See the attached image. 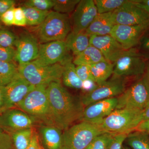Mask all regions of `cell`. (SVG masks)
I'll return each mask as SVG.
<instances>
[{
    "instance_id": "31",
    "label": "cell",
    "mask_w": 149,
    "mask_h": 149,
    "mask_svg": "<svg viewBox=\"0 0 149 149\" xmlns=\"http://www.w3.org/2000/svg\"><path fill=\"white\" fill-rule=\"evenodd\" d=\"M80 0H53V9L59 13L67 14L74 11Z\"/></svg>"
},
{
    "instance_id": "26",
    "label": "cell",
    "mask_w": 149,
    "mask_h": 149,
    "mask_svg": "<svg viewBox=\"0 0 149 149\" xmlns=\"http://www.w3.org/2000/svg\"><path fill=\"white\" fill-rule=\"evenodd\" d=\"M125 141L132 149H149V134L135 130L129 133Z\"/></svg>"
},
{
    "instance_id": "12",
    "label": "cell",
    "mask_w": 149,
    "mask_h": 149,
    "mask_svg": "<svg viewBox=\"0 0 149 149\" xmlns=\"http://www.w3.org/2000/svg\"><path fill=\"white\" fill-rule=\"evenodd\" d=\"M35 87L17 72L11 82L3 86L6 109L16 108L18 104Z\"/></svg>"
},
{
    "instance_id": "24",
    "label": "cell",
    "mask_w": 149,
    "mask_h": 149,
    "mask_svg": "<svg viewBox=\"0 0 149 149\" xmlns=\"http://www.w3.org/2000/svg\"><path fill=\"white\" fill-rule=\"evenodd\" d=\"M72 61V60H70L63 64L62 76L63 81L67 87L81 90L83 81L78 77L76 72V67Z\"/></svg>"
},
{
    "instance_id": "7",
    "label": "cell",
    "mask_w": 149,
    "mask_h": 149,
    "mask_svg": "<svg viewBox=\"0 0 149 149\" xmlns=\"http://www.w3.org/2000/svg\"><path fill=\"white\" fill-rule=\"evenodd\" d=\"M117 98L116 109L143 110L149 102V80L147 74L125 90Z\"/></svg>"
},
{
    "instance_id": "21",
    "label": "cell",
    "mask_w": 149,
    "mask_h": 149,
    "mask_svg": "<svg viewBox=\"0 0 149 149\" xmlns=\"http://www.w3.org/2000/svg\"><path fill=\"white\" fill-rule=\"evenodd\" d=\"M90 37L85 32H71L65 40L68 49L77 56L90 45Z\"/></svg>"
},
{
    "instance_id": "16",
    "label": "cell",
    "mask_w": 149,
    "mask_h": 149,
    "mask_svg": "<svg viewBox=\"0 0 149 149\" xmlns=\"http://www.w3.org/2000/svg\"><path fill=\"white\" fill-rule=\"evenodd\" d=\"M98 14L94 1H80L72 14V32H85Z\"/></svg>"
},
{
    "instance_id": "33",
    "label": "cell",
    "mask_w": 149,
    "mask_h": 149,
    "mask_svg": "<svg viewBox=\"0 0 149 149\" xmlns=\"http://www.w3.org/2000/svg\"><path fill=\"white\" fill-rule=\"evenodd\" d=\"M24 6L33 8L42 11H49L53 8V0H29L24 3Z\"/></svg>"
},
{
    "instance_id": "6",
    "label": "cell",
    "mask_w": 149,
    "mask_h": 149,
    "mask_svg": "<svg viewBox=\"0 0 149 149\" xmlns=\"http://www.w3.org/2000/svg\"><path fill=\"white\" fill-rule=\"evenodd\" d=\"M105 133L97 125L82 121L63 132L64 147L69 149H85L97 136Z\"/></svg>"
},
{
    "instance_id": "44",
    "label": "cell",
    "mask_w": 149,
    "mask_h": 149,
    "mask_svg": "<svg viewBox=\"0 0 149 149\" xmlns=\"http://www.w3.org/2000/svg\"><path fill=\"white\" fill-rule=\"evenodd\" d=\"M134 2L143 8L149 15V0H134Z\"/></svg>"
},
{
    "instance_id": "36",
    "label": "cell",
    "mask_w": 149,
    "mask_h": 149,
    "mask_svg": "<svg viewBox=\"0 0 149 149\" xmlns=\"http://www.w3.org/2000/svg\"><path fill=\"white\" fill-rule=\"evenodd\" d=\"M76 70L78 77L82 81L93 80L89 65H77Z\"/></svg>"
},
{
    "instance_id": "22",
    "label": "cell",
    "mask_w": 149,
    "mask_h": 149,
    "mask_svg": "<svg viewBox=\"0 0 149 149\" xmlns=\"http://www.w3.org/2000/svg\"><path fill=\"white\" fill-rule=\"evenodd\" d=\"M89 67L93 81L99 84L107 81L113 74L114 65L106 60Z\"/></svg>"
},
{
    "instance_id": "19",
    "label": "cell",
    "mask_w": 149,
    "mask_h": 149,
    "mask_svg": "<svg viewBox=\"0 0 149 149\" xmlns=\"http://www.w3.org/2000/svg\"><path fill=\"white\" fill-rule=\"evenodd\" d=\"M55 125L42 124L39 128L43 146L45 149H62L64 147L63 132Z\"/></svg>"
},
{
    "instance_id": "9",
    "label": "cell",
    "mask_w": 149,
    "mask_h": 149,
    "mask_svg": "<svg viewBox=\"0 0 149 149\" xmlns=\"http://www.w3.org/2000/svg\"><path fill=\"white\" fill-rule=\"evenodd\" d=\"M125 85L123 78H112L100 84L89 93L80 98L84 107L96 102L119 96L125 91Z\"/></svg>"
},
{
    "instance_id": "11",
    "label": "cell",
    "mask_w": 149,
    "mask_h": 149,
    "mask_svg": "<svg viewBox=\"0 0 149 149\" xmlns=\"http://www.w3.org/2000/svg\"><path fill=\"white\" fill-rule=\"evenodd\" d=\"M115 24L149 25V15L133 1H128L113 12Z\"/></svg>"
},
{
    "instance_id": "29",
    "label": "cell",
    "mask_w": 149,
    "mask_h": 149,
    "mask_svg": "<svg viewBox=\"0 0 149 149\" xmlns=\"http://www.w3.org/2000/svg\"><path fill=\"white\" fill-rule=\"evenodd\" d=\"M98 13L102 14L113 12L119 8L127 0H95Z\"/></svg>"
},
{
    "instance_id": "4",
    "label": "cell",
    "mask_w": 149,
    "mask_h": 149,
    "mask_svg": "<svg viewBox=\"0 0 149 149\" xmlns=\"http://www.w3.org/2000/svg\"><path fill=\"white\" fill-rule=\"evenodd\" d=\"M47 86H36L18 104L16 108L25 112L37 121H42L43 124H50Z\"/></svg>"
},
{
    "instance_id": "34",
    "label": "cell",
    "mask_w": 149,
    "mask_h": 149,
    "mask_svg": "<svg viewBox=\"0 0 149 149\" xmlns=\"http://www.w3.org/2000/svg\"><path fill=\"white\" fill-rule=\"evenodd\" d=\"M16 49L14 47H4L0 46V61L12 63L15 60Z\"/></svg>"
},
{
    "instance_id": "43",
    "label": "cell",
    "mask_w": 149,
    "mask_h": 149,
    "mask_svg": "<svg viewBox=\"0 0 149 149\" xmlns=\"http://www.w3.org/2000/svg\"><path fill=\"white\" fill-rule=\"evenodd\" d=\"M6 110L3 86H0V115Z\"/></svg>"
},
{
    "instance_id": "1",
    "label": "cell",
    "mask_w": 149,
    "mask_h": 149,
    "mask_svg": "<svg viewBox=\"0 0 149 149\" xmlns=\"http://www.w3.org/2000/svg\"><path fill=\"white\" fill-rule=\"evenodd\" d=\"M51 125L63 131L82 117L84 105L80 98L72 95L62 85L61 80L50 83L47 87Z\"/></svg>"
},
{
    "instance_id": "32",
    "label": "cell",
    "mask_w": 149,
    "mask_h": 149,
    "mask_svg": "<svg viewBox=\"0 0 149 149\" xmlns=\"http://www.w3.org/2000/svg\"><path fill=\"white\" fill-rule=\"evenodd\" d=\"M17 37L9 30L0 28V46L4 47H14Z\"/></svg>"
},
{
    "instance_id": "41",
    "label": "cell",
    "mask_w": 149,
    "mask_h": 149,
    "mask_svg": "<svg viewBox=\"0 0 149 149\" xmlns=\"http://www.w3.org/2000/svg\"><path fill=\"white\" fill-rule=\"evenodd\" d=\"M41 148L40 143V137L38 133L35 131L32 140L26 149H40Z\"/></svg>"
},
{
    "instance_id": "30",
    "label": "cell",
    "mask_w": 149,
    "mask_h": 149,
    "mask_svg": "<svg viewBox=\"0 0 149 149\" xmlns=\"http://www.w3.org/2000/svg\"><path fill=\"white\" fill-rule=\"evenodd\" d=\"M116 134L104 133L96 137L87 148L88 149H109Z\"/></svg>"
},
{
    "instance_id": "20",
    "label": "cell",
    "mask_w": 149,
    "mask_h": 149,
    "mask_svg": "<svg viewBox=\"0 0 149 149\" xmlns=\"http://www.w3.org/2000/svg\"><path fill=\"white\" fill-rule=\"evenodd\" d=\"M115 25L113 12L98 14L85 32L90 37L110 35Z\"/></svg>"
},
{
    "instance_id": "42",
    "label": "cell",
    "mask_w": 149,
    "mask_h": 149,
    "mask_svg": "<svg viewBox=\"0 0 149 149\" xmlns=\"http://www.w3.org/2000/svg\"><path fill=\"white\" fill-rule=\"evenodd\" d=\"M97 85L93 80H89L83 81V86L81 90L85 93H89L93 91Z\"/></svg>"
},
{
    "instance_id": "27",
    "label": "cell",
    "mask_w": 149,
    "mask_h": 149,
    "mask_svg": "<svg viewBox=\"0 0 149 149\" xmlns=\"http://www.w3.org/2000/svg\"><path fill=\"white\" fill-rule=\"evenodd\" d=\"M26 17L27 25L29 26L40 25L45 20L49 11H42L33 8L22 7Z\"/></svg>"
},
{
    "instance_id": "25",
    "label": "cell",
    "mask_w": 149,
    "mask_h": 149,
    "mask_svg": "<svg viewBox=\"0 0 149 149\" xmlns=\"http://www.w3.org/2000/svg\"><path fill=\"white\" fill-rule=\"evenodd\" d=\"M35 131L34 128H30L8 133L11 137L14 149H27Z\"/></svg>"
},
{
    "instance_id": "35",
    "label": "cell",
    "mask_w": 149,
    "mask_h": 149,
    "mask_svg": "<svg viewBox=\"0 0 149 149\" xmlns=\"http://www.w3.org/2000/svg\"><path fill=\"white\" fill-rule=\"evenodd\" d=\"M13 143L9 133L0 127V149H13Z\"/></svg>"
},
{
    "instance_id": "8",
    "label": "cell",
    "mask_w": 149,
    "mask_h": 149,
    "mask_svg": "<svg viewBox=\"0 0 149 149\" xmlns=\"http://www.w3.org/2000/svg\"><path fill=\"white\" fill-rule=\"evenodd\" d=\"M113 65V78H123L143 74L146 67L145 60L134 49L126 51Z\"/></svg>"
},
{
    "instance_id": "46",
    "label": "cell",
    "mask_w": 149,
    "mask_h": 149,
    "mask_svg": "<svg viewBox=\"0 0 149 149\" xmlns=\"http://www.w3.org/2000/svg\"><path fill=\"white\" fill-rule=\"evenodd\" d=\"M149 119V102L143 110V121Z\"/></svg>"
},
{
    "instance_id": "28",
    "label": "cell",
    "mask_w": 149,
    "mask_h": 149,
    "mask_svg": "<svg viewBox=\"0 0 149 149\" xmlns=\"http://www.w3.org/2000/svg\"><path fill=\"white\" fill-rule=\"evenodd\" d=\"M17 72L18 67L13 63L0 61V86L8 84Z\"/></svg>"
},
{
    "instance_id": "15",
    "label": "cell",
    "mask_w": 149,
    "mask_h": 149,
    "mask_svg": "<svg viewBox=\"0 0 149 149\" xmlns=\"http://www.w3.org/2000/svg\"><path fill=\"white\" fill-rule=\"evenodd\" d=\"M15 60L19 65L24 64L34 61L39 54L38 40L34 35L28 32L22 33L17 37L16 44Z\"/></svg>"
},
{
    "instance_id": "37",
    "label": "cell",
    "mask_w": 149,
    "mask_h": 149,
    "mask_svg": "<svg viewBox=\"0 0 149 149\" xmlns=\"http://www.w3.org/2000/svg\"><path fill=\"white\" fill-rule=\"evenodd\" d=\"M14 25L18 26L27 25L26 17L22 7L15 8Z\"/></svg>"
},
{
    "instance_id": "51",
    "label": "cell",
    "mask_w": 149,
    "mask_h": 149,
    "mask_svg": "<svg viewBox=\"0 0 149 149\" xmlns=\"http://www.w3.org/2000/svg\"><path fill=\"white\" fill-rule=\"evenodd\" d=\"M1 19H0V27H1Z\"/></svg>"
},
{
    "instance_id": "40",
    "label": "cell",
    "mask_w": 149,
    "mask_h": 149,
    "mask_svg": "<svg viewBox=\"0 0 149 149\" xmlns=\"http://www.w3.org/2000/svg\"><path fill=\"white\" fill-rule=\"evenodd\" d=\"M15 1L13 0H0V17L13 7L14 6Z\"/></svg>"
},
{
    "instance_id": "54",
    "label": "cell",
    "mask_w": 149,
    "mask_h": 149,
    "mask_svg": "<svg viewBox=\"0 0 149 149\" xmlns=\"http://www.w3.org/2000/svg\"></svg>"
},
{
    "instance_id": "38",
    "label": "cell",
    "mask_w": 149,
    "mask_h": 149,
    "mask_svg": "<svg viewBox=\"0 0 149 149\" xmlns=\"http://www.w3.org/2000/svg\"><path fill=\"white\" fill-rule=\"evenodd\" d=\"M15 8L14 6L13 7L0 17L1 22L7 26L14 25Z\"/></svg>"
},
{
    "instance_id": "23",
    "label": "cell",
    "mask_w": 149,
    "mask_h": 149,
    "mask_svg": "<svg viewBox=\"0 0 149 149\" xmlns=\"http://www.w3.org/2000/svg\"><path fill=\"white\" fill-rule=\"evenodd\" d=\"M106 60L100 51L90 45L82 53L76 56L73 63L77 65H90L99 62Z\"/></svg>"
},
{
    "instance_id": "17",
    "label": "cell",
    "mask_w": 149,
    "mask_h": 149,
    "mask_svg": "<svg viewBox=\"0 0 149 149\" xmlns=\"http://www.w3.org/2000/svg\"><path fill=\"white\" fill-rule=\"evenodd\" d=\"M90 45L100 51L106 60L111 62H115L126 51L110 35L90 36Z\"/></svg>"
},
{
    "instance_id": "45",
    "label": "cell",
    "mask_w": 149,
    "mask_h": 149,
    "mask_svg": "<svg viewBox=\"0 0 149 149\" xmlns=\"http://www.w3.org/2000/svg\"><path fill=\"white\" fill-rule=\"evenodd\" d=\"M136 130L143 131L149 134V119L142 121L136 128Z\"/></svg>"
},
{
    "instance_id": "50",
    "label": "cell",
    "mask_w": 149,
    "mask_h": 149,
    "mask_svg": "<svg viewBox=\"0 0 149 149\" xmlns=\"http://www.w3.org/2000/svg\"><path fill=\"white\" fill-rule=\"evenodd\" d=\"M62 149H69V148H67V147H64Z\"/></svg>"
},
{
    "instance_id": "53",
    "label": "cell",
    "mask_w": 149,
    "mask_h": 149,
    "mask_svg": "<svg viewBox=\"0 0 149 149\" xmlns=\"http://www.w3.org/2000/svg\"><path fill=\"white\" fill-rule=\"evenodd\" d=\"M87 149V148H86V149Z\"/></svg>"
},
{
    "instance_id": "48",
    "label": "cell",
    "mask_w": 149,
    "mask_h": 149,
    "mask_svg": "<svg viewBox=\"0 0 149 149\" xmlns=\"http://www.w3.org/2000/svg\"><path fill=\"white\" fill-rule=\"evenodd\" d=\"M147 76H148V78L149 80V65L148 66V72L147 73Z\"/></svg>"
},
{
    "instance_id": "3",
    "label": "cell",
    "mask_w": 149,
    "mask_h": 149,
    "mask_svg": "<svg viewBox=\"0 0 149 149\" xmlns=\"http://www.w3.org/2000/svg\"><path fill=\"white\" fill-rule=\"evenodd\" d=\"M68 14L49 12L45 20L38 27L37 36L41 43L65 41L71 30Z\"/></svg>"
},
{
    "instance_id": "5",
    "label": "cell",
    "mask_w": 149,
    "mask_h": 149,
    "mask_svg": "<svg viewBox=\"0 0 149 149\" xmlns=\"http://www.w3.org/2000/svg\"><path fill=\"white\" fill-rule=\"evenodd\" d=\"M63 66L60 63L49 65H41L34 61L19 65L18 72L31 85H48L62 78Z\"/></svg>"
},
{
    "instance_id": "49",
    "label": "cell",
    "mask_w": 149,
    "mask_h": 149,
    "mask_svg": "<svg viewBox=\"0 0 149 149\" xmlns=\"http://www.w3.org/2000/svg\"><path fill=\"white\" fill-rule=\"evenodd\" d=\"M122 149H131L130 148H128V147L127 146H123V147Z\"/></svg>"
},
{
    "instance_id": "14",
    "label": "cell",
    "mask_w": 149,
    "mask_h": 149,
    "mask_svg": "<svg viewBox=\"0 0 149 149\" xmlns=\"http://www.w3.org/2000/svg\"><path fill=\"white\" fill-rule=\"evenodd\" d=\"M37 121L34 117L18 108L6 110L0 115V127L8 133L34 128Z\"/></svg>"
},
{
    "instance_id": "2",
    "label": "cell",
    "mask_w": 149,
    "mask_h": 149,
    "mask_svg": "<svg viewBox=\"0 0 149 149\" xmlns=\"http://www.w3.org/2000/svg\"><path fill=\"white\" fill-rule=\"evenodd\" d=\"M143 118V110L131 109H115L104 119L96 123L101 130L114 134L135 131Z\"/></svg>"
},
{
    "instance_id": "10",
    "label": "cell",
    "mask_w": 149,
    "mask_h": 149,
    "mask_svg": "<svg viewBox=\"0 0 149 149\" xmlns=\"http://www.w3.org/2000/svg\"><path fill=\"white\" fill-rule=\"evenodd\" d=\"M69 51L65 41H56L39 45V54L34 62L41 65L60 63L63 65L72 57L68 54Z\"/></svg>"
},
{
    "instance_id": "13",
    "label": "cell",
    "mask_w": 149,
    "mask_h": 149,
    "mask_svg": "<svg viewBox=\"0 0 149 149\" xmlns=\"http://www.w3.org/2000/svg\"><path fill=\"white\" fill-rule=\"evenodd\" d=\"M149 28V25H126L115 24L110 35L122 46L125 50H129L139 44Z\"/></svg>"
},
{
    "instance_id": "39",
    "label": "cell",
    "mask_w": 149,
    "mask_h": 149,
    "mask_svg": "<svg viewBox=\"0 0 149 149\" xmlns=\"http://www.w3.org/2000/svg\"><path fill=\"white\" fill-rule=\"evenodd\" d=\"M128 135L127 133L116 135L109 149H122L123 144L126 140Z\"/></svg>"
},
{
    "instance_id": "52",
    "label": "cell",
    "mask_w": 149,
    "mask_h": 149,
    "mask_svg": "<svg viewBox=\"0 0 149 149\" xmlns=\"http://www.w3.org/2000/svg\"><path fill=\"white\" fill-rule=\"evenodd\" d=\"M40 149H43L42 148V147H41V148H40Z\"/></svg>"
},
{
    "instance_id": "47",
    "label": "cell",
    "mask_w": 149,
    "mask_h": 149,
    "mask_svg": "<svg viewBox=\"0 0 149 149\" xmlns=\"http://www.w3.org/2000/svg\"><path fill=\"white\" fill-rule=\"evenodd\" d=\"M143 46L144 49L149 50V38H147L144 40Z\"/></svg>"
},
{
    "instance_id": "18",
    "label": "cell",
    "mask_w": 149,
    "mask_h": 149,
    "mask_svg": "<svg viewBox=\"0 0 149 149\" xmlns=\"http://www.w3.org/2000/svg\"><path fill=\"white\" fill-rule=\"evenodd\" d=\"M117 102V97H114L90 104L84 108L80 120L95 124L114 111Z\"/></svg>"
}]
</instances>
